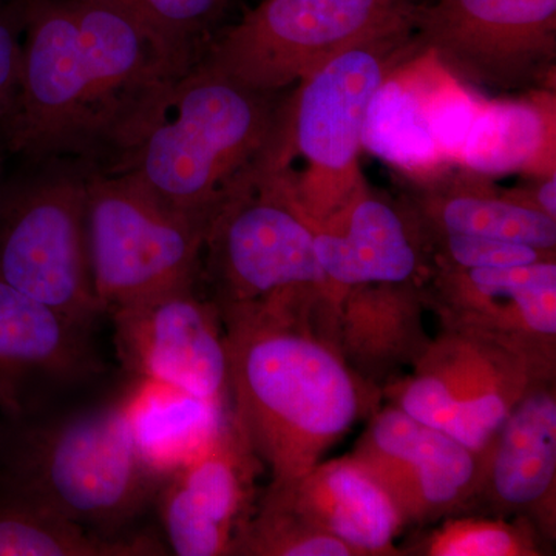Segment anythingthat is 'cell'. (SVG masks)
Returning <instances> with one entry per match:
<instances>
[{"instance_id":"11","label":"cell","mask_w":556,"mask_h":556,"mask_svg":"<svg viewBox=\"0 0 556 556\" xmlns=\"http://www.w3.org/2000/svg\"><path fill=\"white\" fill-rule=\"evenodd\" d=\"M416 40L473 89H555L556 0H434Z\"/></svg>"},{"instance_id":"2","label":"cell","mask_w":556,"mask_h":556,"mask_svg":"<svg viewBox=\"0 0 556 556\" xmlns=\"http://www.w3.org/2000/svg\"><path fill=\"white\" fill-rule=\"evenodd\" d=\"M219 316L229 415L268 470L266 490L288 492L378 409L382 391L350 368L321 318L257 309Z\"/></svg>"},{"instance_id":"25","label":"cell","mask_w":556,"mask_h":556,"mask_svg":"<svg viewBox=\"0 0 556 556\" xmlns=\"http://www.w3.org/2000/svg\"><path fill=\"white\" fill-rule=\"evenodd\" d=\"M401 552L415 556H544L551 555V543L526 519L470 511L422 527Z\"/></svg>"},{"instance_id":"27","label":"cell","mask_w":556,"mask_h":556,"mask_svg":"<svg viewBox=\"0 0 556 556\" xmlns=\"http://www.w3.org/2000/svg\"><path fill=\"white\" fill-rule=\"evenodd\" d=\"M123 10L178 53L192 60L197 43L225 13L230 0H104Z\"/></svg>"},{"instance_id":"10","label":"cell","mask_w":556,"mask_h":556,"mask_svg":"<svg viewBox=\"0 0 556 556\" xmlns=\"http://www.w3.org/2000/svg\"><path fill=\"white\" fill-rule=\"evenodd\" d=\"M417 0H263L206 60L244 86L288 91L372 36L416 21Z\"/></svg>"},{"instance_id":"24","label":"cell","mask_w":556,"mask_h":556,"mask_svg":"<svg viewBox=\"0 0 556 556\" xmlns=\"http://www.w3.org/2000/svg\"><path fill=\"white\" fill-rule=\"evenodd\" d=\"M160 536L98 535L31 497L0 486V556H161Z\"/></svg>"},{"instance_id":"31","label":"cell","mask_w":556,"mask_h":556,"mask_svg":"<svg viewBox=\"0 0 556 556\" xmlns=\"http://www.w3.org/2000/svg\"><path fill=\"white\" fill-rule=\"evenodd\" d=\"M7 150L3 148L2 141H0V182L3 179V159H5Z\"/></svg>"},{"instance_id":"19","label":"cell","mask_w":556,"mask_h":556,"mask_svg":"<svg viewBox=\"0 0 556 556\" xmlns=\"http://www.w3.org/2000/svg\"><path fill=\"white\" fill-rule=\"evenodd\" d=\"M314 249L329 283L343 292L368 283H426L422 233L401 199L365 185L345 206L314 225Z\"/></svg>"},{"instance_id":"29","label":"cell","mask_w":556,"mask_h":556,"mask_svg":"<svg viewBox=\"0 0 556 556\" xmlns=\"http://www.w3.org/2000/svg\"><path fill=\"white\" fill-rule=\"evenodd\" d=\"M22 22L16 0L0 2V124L10 115L20 87Z\"/></svg>"},{"instance_id":"21","label":"cell","mask_w":556,"mask_h":556,"mask_svg":"<svg viewBox=\"0 0 556 556\" xmlns=\"http://www.w3.org/2000/svg\"><path fill=\"white\" fill-rule=\"evenodd\" d=\"M420 233H463L556 252V219L511 200L492 179L453 169L426 181H401Z\"/></svg>"},{"instance_id":"20","label":"cell","mask_w":556,"mask_h":556,"mask_svg":"<svg viewBox=\"0 0 556 556\" xmlns=\"http://www.w3.org/2000/svg\"><path fill=\"white\" fill-rule=\"evenodd\" d=\"M426 309L422 285L413 281L348 288L336 303V345L357 376L382 391L430 343Z\"/></svg>"},{"instance_id":"6","label":"cell","mask_w":556,"mask_h":556,"mask_svg":"<svg viewBox=\"0 0 556 556\" xmlns=\"http://www.w3.org/2000/svg\"><path fill=\"white\" fill-rule=\"evenodd\" d=\"M219 313L257 309L329 320L342 292L314 249L313 222L280 172H255L212 217L203 270Z\"/></svg>"},{"instance_id":"16","label":"cell","mask_w":556,"mask_h":556,"mask_svg":"<svg viewBox=\"0 0 556 556\" xmlns=\"http://www.w3.org/2000/svg\"><path fill=\"white\" fill-rule=\"evenodd\" d=\"M91 332L0 278V419L56 407L100 380Z\"/></svg>"},{"instance_id":"23","label":"cell","mask_w":556,"mask_h":556,"mask_svg":"<svg viewBox=\"0 0 556 556\" xmlns=\"http://www.w3.org/2000/svg\"><path fill=\"white\" fill-rule=\"evenodd\" d=\"M457 169L484 178L556 172L555 89L517 98H485L471 124Z\"/></svg>"},{"instance_id":"22","label":"cell","mask_w":556,"mask_h":556,"mask_svg":"<svg viewBox=\"0 0 556 556\" xmlns=\"http://www.w3.org/2000/svg\"><path fill=\"white\" fill-rule=\"evenodd\" d=\"M311 526L346 544L356 556H401L404 529L390 497L353 456L321 460L288 492H269Z\"/></svg>"},{"instance_id":"3","label":"cell","mask_w":556,"mask_h":556,"mask_svg":"<svg viewBox=\"0 0 556 556\" xmlns=\"http://www.w3.org/2000/svg\"><path fill=\"white\" fill-rule=\"evenodd\" d=\"M288 91L252 89L200 58L164 91L118 159L100 170L129 175L207 229L258 170Z\"/></svg>"},{"instance_id":"14","label":"cell","mask_w":556,"mask_h":556,"mask_svg":"<svg viewBox=\"0 0 556 556\" xmlns=\"http://www.w3.org/2000/svg\"><path fill=\"white\" fill-rule=\"evenodd\" d=\"M351 456L382 486L404 527L471 510L481 455L394 405L372 413Z\"/></svg>"},{"instance_id":"9","label":"cell","mask_w":556,"mask_h":556,"mask_svg":"<svg viewBox=\"0 0 556 556\" xmlns=\"http://www.w3.org/2000/svg\"><path fill=\"white\" fill-rule=\"evenodd\" d=\"M412 375L382 388L388 402L481 455L515 405L556 365L466 329L431 338Z\"/></svg>"},{"instance_id":"4","label":"cell","mask_w":556,"mask_h":556,"mask_svg":"<svg viewBox=\"0 0 556 556\" xmlns=\"http://www.w3.org/2000/svg\"><path fill=\"white\" fill-rule=\"evenodd\" d=\"M164 475L139 439L130 396L0 419V486L98 535L139 532L135 525L153 506Z\"/></svg>"},{"instance_id":"18","label":"cell","mask_w":556,"mask_h":556,"mask_svg":"<svg viewBox=\"0 0 556 556\" xmlns=\"http://www.w3.org/2000/svg\"><path fill=\"white\" fill-rule=\"evenodd\" d=\"M470 511L526 519L554 543L556 379L533 387L481 453V477Z\"/></svg>"},{"instance_id":"28","label":"cell","mask_w":556,"mask_h":556,"mask_svg":"<svg viewBox=\"0 0 556 556\" xmlns=\"http://www.w3.org/2000/svg\"><path fill=\"white\" fill-rule=\"evenodd\" d=\"M431 269H482L556 260V252L463 233H422Z\"/></svg>"},{"instance_id":"7","label":"cell","mask_w":556,"mask_h":556,"mask_svg":"<svg viewBox=\"0 0 556 556\" xmlns=\"http://www.w3.org/2000/svg\"><path fill=\"white\" fill-rule=\"evenodd\" d=\"M0 182V278L80 327L100 320L87 244V170L75 161Z\"/></svg>"},{"instance_id":"32","label":"cell","mask_w":556,"mask_h":556,"mask_svg":"<svg viewBox=\"0 0 556 556\" xmlns=\"http://www.w3.org/2000/svg\"><path fill=\"white\" fill-rule=\"evenodd\" d=\"M0 2H11V0H0Z\"/></svg>"},{"instance_id":"17","label":"cell","mask_w":556,"mask_h":556,"mask_svg":"<svg viewBox=\"0 0 556 556\" xmlns=\"http://www.w3.org/2000/svg\"><path fill=\"white\" fill-rule=\"evenodd\" d=\"M422 288L441 327L478 332L556 365V260L506 268H433Z\"/></svg>"},{"instance_id":"15","label":"cell","mask_w":556,"mask_h":556,"mask_svg":"<svg viewBox=\"0 0 556 556\" xmlns=\"http://www.w3.org/2000/svg\"><path fill=\"white\" fill-rule=\"evenodd\" d=\"M262 467L228 413L199 450L164 475L153 507L167 551L232 556L254 511Z\"/></svg>"},{"instance_id":"13","label":"cell","mask_w":556,"mask_h":556,"mask_svg":"<svg viewBox=\"0 0 556 556\" xmlns=\"http://www.w3.org/2000/svg\"><path fill=\"white\" fill-rule=\"evenodd\" d=\"M121 364L172 393L228 408L225 327L214 302L195 287L139 300L109 314Z\"/></svg>"},{"instance_id":"12","label":"cell","mask_w":556,"mask_h":556,"mask_svg":"<svg viewBox=\"0 0 556 556\" xmlns=\"http://www.w3.org/2000/svg\"><path fill=\"white\" fill-rule=\"evenodd\" d=\"M484 100L417 43L369 102L362 144L393 167L401 181H426L457 169Z\"/></svg>"},{"instance_id":"30","label":"cell","mask_w":556,"mask_h":556,"mask_svg":"<svg viewBox=\"0 0 556 556\" xmlns=\"http://www.w3.org/2000/svg\"><path fill=\"white\" fill-rule=\"evenodd\" d=\"M527 178V182L518 188L504 189L507 195L533 211L556 219V172Z\"/></svg>"},{"instance_id":"26","label":"cell","mask_w":556,"mask_h":556,"mask_svg":"<svg viewBox=\"0 0 556 556\" xmlns=\"http://www.w3.org/2000/svg\"><path fill=\"white\" fill-rule=\"evenodd\" d=\"M232 556H356L346 544L311 526L294 507L263 495L248 519Z\"/></svg>"},{"instance_id":"5","label":"cell","mask_w":556,"mask_h":556,"mask_svg":"<svg viewBox=\"0 0 556 556\" xmlns=\"http://www.w3.org/2000/svg\"><path fill=\"white\" fill-rule=\"evenodd\" d=\"M416 47L413 21L351 47L288 91L262 167L283 174L313 226L367 185L361 153L369 102Z\"/></svg>"},{"instance_id":"1","label":"cell","mask_w":556,"mask_h":556,"mask_svg":"<svg viewBox=\"0 0 556 556\" xmlns=\"http://www.w3.org/2000/svg\"><path fill=\"white\" fill-rule=\"evenodd\" d=\"M20 87L0 141L30 163L108 169L150 110L199 60L104 0H16Z\"/></svg>"},{"instance_id":"8","label":"cell","mask_w":556,"mask_h":556,"mask_svg":"<svg viewBox=\"0 0 556 556\" xmlns=\"http://www.w3.org/2000/svg\"><path fill=\"white\" fill-rule=\"evenodd\" d=\"M206 230L129 175L87 170V244L104 316L139 300L195 287Z\"/></svg>"}]
</instances>
